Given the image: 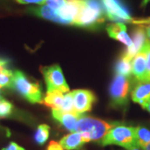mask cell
Instances as JSON below:
<instances>
[{"label":"cell","mask_w":150,"mask_h":150,"mask_svg":"<svg viewBox=\"0 0 150 150\" xmlns=\"http://www.w3.org/2000/svg\"><path fill=\"white\" fill-rule=\"evenodd\" d=\"M114 126V123H108L99 118L82 115L76 126V132L80 133L85 143H100L108 132Z\"/></svg>","instance_id":"obj_1"},{"label":"cell","mask_w":150,"mask_h":150,"mask_svg":"<svg viewBox=\"0 0 150 150\" xmlns=\"http://www.w3.org/2000/svg\"><path fill=\"white\" fill-rule=\"evenodd\" d=\"M106 30L109 37L123 43L126 46H128V48H132L133 46L132 39L127 33V28L123 23L108 24L106 27Z\"/></svg>","instance_id":"obj_12"},{"label":"cell","mask_w":150,"mask_h":150,"mask_svg":"<svg viewBox=\"0 0 150 150\" xmlns=\"http://www.w3.org/2000/svg\"><path fill=\"white\" fill-rule=\"evenodd\" d=\"M47 150H64V149L59 143L55 141H51L47 148Z\"/></svg>","instance_id":"obj_28"},{"label":"cell","mask_w":150,"mask_h":150,"mask_svg":"<svg viewBox=\"0 0 150 150\" xmlns=\"http://www.w3.org/2000/svg\"><path fill=\"white\" fill-rule=\"evenodd\" d=\"M1 150H26L24 148H23L22 146L18 145L14 142H10L7 147L2 149Z\"/></svg>","instance_id":"obj_27"},{"label":"cell","mask_w":150,"mask_h":150,"mask_svg":"<svg viewBox=\"0 0 150 150\" xmlns=\"http://www.w3.org/2000/svg\"><path fill=\"white\" fill-rule=\"evenodd\" d=\"M136 135V143L137 145L141 148H144L145 145L150 143V131L144 127H136L135 128Z\"/></svg>","instance_id":"obj_19"},{"label":"cell","mask_w":150,"mask_h":150,"mask_svg":"<svg viewBox=\"0 0 150 150\" xmlns=\"http://www.w3.org/2000/svg\"><path fill=\"white\" fill-rule=\"evenodd\" d=\"M12 88L29 103H43V93L40 84L38 82H33L29 79L22 71L16 70L13 72Z\"/></svg>","instance_id":"obj_3"},{"label":"cell","mask_w":150,"mask_h":150,"mask_svg":"<svg viewBox=\"0 0 150 150\" xmlns=\"http://www.w3.org/2000/svg\"><path fill=\"white\" fill-rule=\"evenodd\" d=\"M59 144L65 150H79L83 148L85 141L79 132H72L62 138Z\"/></svg>","instance_id":"obj_16"},{"label":"cell","mask_w":150,"mask_h":150,"mask_svg":"<svg viewBox=\"0 0 150 150\" xmlns=\"http://www.w3.org/2000/svg\"><path fill=\"white\" fill-rule=\"evenodd\" d=\"M132 74L139 83L147 82V66L146 54L141 50L132 60Z\"/></svg>","instance_id":"obj_13"},{"label":"cell","mask_w":150,"mask_h":150,"mask_svg":"<svg viewBox=\"0 0 150 150\" xmlns=\"http://www.w3.org/2000/svg\"><path fill=\"white\" fill-rule=\"evenodd\" d=\"M50 127L47 124H40L38 127L36 133L34 134L35 142L38 145H43L48 140L49 137Z\"/></svg>","instance_id":"obj_20"},{"label":"cell","mask_w":150,"mask_h":150,"mask_svg":"<svg viewBox=\"0 0 150 150\" xmlns=\"http://www.w3.org/2000/svg\"><path fill=\"white\" fill-rule=\"evenodd\" d=\"M102 146L118 145L128 149L136 146L135 128L125 125H114L99 143Z\"/></svg>","instance_id":"obj_5"},{"label":"cell","mask_w":150,"mask_h":150,"mask_svg":"<svg viewBox=\"0 0 150 150\" xmlns=\"http://www.w3.org/2000/svg\"><path fill=\"white\" fill-rule=\"evenodd\" d=\"M84 4V0H67L64 7L56 13L65 24L74 25Z\"/></svg>","instance_id":"obj_9"},{"label":"cell","mask_w":150,"mask_h":150,"mask_svg":"<svg viewBox=\"0 0 150 150\" xmlns=\"http://www.w3.org/2000/svg\"><path fill=\"white\" fill-rule=\"evenodd\" d=\"M131 97L134 102L144 108L150 99V82L139 83L132 90Z\"/></svg>","instance_id":"obj_14"},{"label":"cell","mask_w":150,"mask_h":150,"mask_svg":"<svg viewBox=\"0 0 150 150\" xmlns=\"http://www.w3.org/2000/svg\"><path fill=\"white\" fill-rule=\"evenodd\" d=\"M64 98V93H60V92H47L46 95L43 98V104H45L48 107L52 108L54 109H59L61 110L63 103Z\"/></svg>","instance_id":"obj_17"},{"label":"cell","mask_w":150,"mask_h":150,"mask_svg":"<svg viewBox=\"0 0 150 150\" xmlns=\"http://www.w3.org/2000/svg\"><path fill=\"white\" fill-rule=\"evenodd\" d=\"M61 110L66 112L77 113L75 111L74 99H73V96L71 94V92L64 93V103H63V106H62Z\"/></svg>","instance_id":"obj_23"},{"label":"cell","mask_w":150,"mask_h":150,"mask_svg":"<svg viewBox=\"0 0 150 150\" xmlns=\"http://www.w3.org/2000/svg\"><path fill=\"white\" fill-rule=\"evenodd\" d=\"M28 12L32 13L35 16L42 18L47 20H50V21L55 22L58 23H62V24H65L64 22L61 19V18L57 14L56 11L52 9L48 5H42L38 6V7H33V8H29L28 9Z\"/></svg>","instance_id":"obj_15"},{"label":"cell","mask_w":150,"mask_h":150,"mask_svg":"<svg viewBox=\"0 0 150 150\" xmlns=\"http://www.w3.org/2000/svg\"><path fill=\"white\" fill-rule=\"evenodd\" d=\"M107 18L101 0H84V4L74 25L87 28L99 27Z\"/></svg>","instance_id":"obj_2"},{"label":"cell","mask_w":150,"mask_h":150,"mask_svg":"<svg viewBox=\"0 0 150 150\" xmlns=\"http://www.w3.org/2000/svg\"><path fill=\"white\" fill-rule=\"evenodd\" d=\"M20 4H38L43 5L46 3V0H15Z\"/></svg>","instance_id":"obj_26"},{"label":"cell","mask_w":150,"mask_h":150,"mask_svg":"<svg viewBox=\"0 0 150 150\" xmlns=\"http://www.w3.org/2000/svg\"><path fill=\"white\" fill-rule=\"evenodd\" d=\"M130 92V81L123 75L116 74L109 88V95L112 107L127 106Z\"/></svg>","instance_id":"obj_6"},{"label":"cell","mask_w":150,"mask_h":150,"mask_svg":"<svg viewBox=\"0 0 150 150\" xmlns=\"http://www.w3.org/2000/svg\"><path fill=\"white\" fill-rule=\"evenodd\" d=\"M144 150H150V143H149L147 145H145L144 148H142Z\"/></svg>","instance_id":"obj_34"},{"label":"cell","mask_w":150,"mask_h":150,"mask_svg":"<svg viewBox=\"0 0 150 150\" xmlns=\"http://www.w3.org/2000/svg\"><path fill=\"white\" fill-rule=\"evenodd\" d=\"M67 0H46V4L54 11L59 10L62 7H64Z\"/></svg>","instance_id":"obj_25"},{"label":"cell","mask_w":150,"mask_h":150,"mask_svg":"<svg viewBox=\"0 0 150 150\" xmlns=\"http://www.w3.org/2000/svg\"><path fill=\"white\" fill-rule=\"evenodd\" d=\"M145 31H146V33H147V36L149 38V40L150 41V23H149L145 27Z\"/></svg>","instance_id":"obj_30"},{"label":"cell","mask_w":150,"mask_h":150,"mask_svg":"<svg viewBox=\"0 0 150 150\" xmlns=\"http://www.w3.org/2000/svg\"><path fill=\"white\" fill-rule=\"evenodd\" d=\"M40 70L47 85V92H60L63 93H69V88L66 83L63 71L59 65L41 67Z\"/></svg>","instance_id":"obj_7"},{"label":"cell","mask_w":150,"mask_h":150,"mask_svg":"<svg viewBox=\"0 0 150 150\" xmlns=\"http://www.w3.org/2000/svg\"><path fill=\"white\" fill-rule=\"evenodd\" d=\"M150 2V0H143V3H142V6L143 7H144V6H146Z\"/></svg>","instance_id":"obj_33"},{"label":"cell","mask_w":150,"mask_h":150,"mask_svg":"<svg viewBox=\"0 0 150 150\" xmlns=\"http://www.w3.org/2000/svg\"><path fill=\"white\" fill-rule=\"evenodd\" d=\"M0 131H3V132H7L8 134H9V131L8 130V129H4L1 125H0Z\"/></svg>","instance_id":"obj_35"},{"label":"cell","mask_w":150,"mask_h":150,"mask_svg":"<svg viewBox=\"0 0 150 150\" xmlns=\"http://www.w3.org/2000/svg\"><path fill=\"white\" fill-rule=\"evenodd\" d=\"M1 99H2V98H1V95H0V100H1Z\"/></svg>","instance_id":"obj_36"},{"label":"cell","mask_w":150,"mask_h":150,"mask_svg":"<svg viewBox=\"0 0 150 150\" xmlns=\"http://www.w3.org/2000/svg\"><path fill=\"white\" fill-rule=\"evenodd\" d=\"M144 109H146V110H148V111L150 112V99L149 100V102L147 103L144 106Z\"/></svg>","instance_id":"obj_32"},{"label":"cell","mask_w":150,"mask_h":150,"mask_svg":"<svg viewBox=\"0 0 150 150\" xmlns=\"http://www.w3.org/2000/svg\"><path fill=\"white\" fill-rule=\"evenodd\" d=\"M7 67H9V61L8 59H3V58H0V72L4 69V68ZM1 87H0V90H1Z\"/></svg>","instance_id":"obj_29"},{"label":"cell","mask_w":150,"mask_h":150,"mask_svg":"<svg viewBox=\"0 0 150 150\" xmlns=\"http://www.w3.org/2000/svg\"><path fill=\"white\" fill-rule=\"evenodd\" d=\"M13 81V71L9 69V67L4 68L0 72V87L1 88H12Z\"/></svg>","instance_id":"obj_21"},{"label":"cell","mask_w":150,"mask_h":150,"mask_svg":"<svg viewBox=\"0 0 150 150\" xmlns=\"http://www.w3.org/2000/svg\"><path fill=\"white\" fill-rule=\"evenodd\" d=\"M142 50L146 54V66H147V82H150V41L148 39Z\"/></svg>","instance_id":"obj_24"},{"label":"cell","mask_w":150,"mask_h":150,"mask_svg":"<svg viewBox=\"0 0 150 150\" xmlns=\"http://www.w3.org/2000/svg\"><path fill=\"white\" fill-rule=\"evenodd\" d=\"M126 150H144L141 147L139 146H138V145H136V146H133V147H131V148H129L128 149Z\"/></svg>","instance_id":"obj_31"},{"label":"cell","mask_w":150,"mask_h":150,"mask_svg":"<svg viewBox=\"0 0 150 150\" xmlns=\"http://www.w3.org/2000/svg\"><path fill=\"white\" fill-rule=\"evenodd\" d=\"M74 99L75 111L77 113L83 114L89 112L92 109L93 103L96 101L94 93L88 89H77L71 92Z\"/></svg>","instance_id":"obj_8"},{"label":"cell","mask_w":150,"mask_h":150,"mask_svg":"<svg viewBox=\"0 0 150 150\" xmlns=\"http://www.w3.org/2000/svg\"><path fill=\"white\" fill-rule=\"evenodd\" d=\"M83 114L79 113H73V112H66L59 110V109H52V116L55 120L61 123L65 129L69 131L76 132V126L79 118Z\"/></svg>","instance_id":"obj_11"},{"label":"cell","mask_w":150,"mask_h":150,"mask_svg":"<svg viewBox=\"0 0 150 150\" xmlns=\"http://www.w3.org/2000/svg\"><path fill=\"white\" fill-rule=\"evenodd\" d=\"M132 60L125 54H122L115 65V72L117 74L128 77L132 73Z\"/></svg>","instance_id":"obj_18"},{"label":"cell","mask_w":150,"mask_h":150,"mask_svg":"<svg viewBox=\"0 0 150 150\" xmlns=\"http://www.w3.org/2000/svg\"><path fill=\"white\" fill-rule=\"evenodd\" d=\"M106 13L108 19L114 22H128L136 25H148L150 23V18L135 19L132 18L128 7L123 0H101Z\"/></svg>","instance_id":"obj_4"},{"label":"cell","mask_w":150,"mask_h":150,"mask_svg":"<svg viewBox=\"0 0 150 150\" xmlns=\"http://www.w3.org/2000/svg\"><path fill=\"white\" fill-rule=\"evenodd\" d=\"M131 36H132L131 39L133 42V46L132 48H127L126 51L124 52V54L131 59H133L136 56V54H139L143 49L146 41L148 40L146 37L144 26L137 25V27H135L132 30Z\"/></svg>","instance_id":"obj_10"},{"label":"cell","mask_w":150,"mask_h":150,"mask_svg":"<svg viewBox=\"0 0 150 150\" xmlns=\"http://www.w3.org/2000/svg\"><path fill=\"white\" fill-rule=\"evenodd\" d=\"M13 112V105L9 101L2 98L0 100V118L10 117Z\"/></svg>","instance_id":"obj_22"}]
</instances>
